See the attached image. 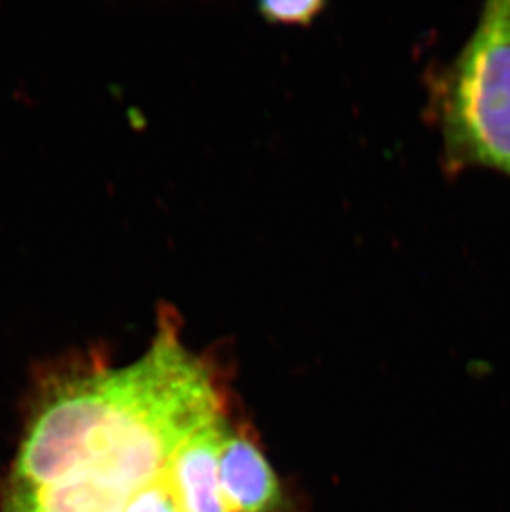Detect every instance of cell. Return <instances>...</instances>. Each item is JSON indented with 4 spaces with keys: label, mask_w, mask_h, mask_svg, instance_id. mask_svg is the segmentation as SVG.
<instances>
[{
    "label": "cell",
    "mask_w": 510,
    "mask_h": 512,
    "mask_svg": "<svg viewBox=\"0 0 510 512\" xmlns=\"http://www.w3.org/2000/svg\"><path fill=\"white\" fill-rule=\"evenodd\" d=\"M123 512H184L179 504L166 471L138 489Z\"/></svg>",
    "instance_id": "cell-5"
},
{
    "label": "cell",
    "mask_w": 510,
    "mask_h": 512,
    "mask_svg": "<svg viewBox=\"0 0 510 512\" xmlns=\"http://www.w3.org/2000/svg\"><path fill=\"white\" fill-rule=\"evenodd\" d=\"M226 431V420L219 416L189 436L169 459L166 476L184 512H229L219 484Z\"/></svg>",
    "instance_id": "cell-3"
},
{
    "label": "cell",
    "mask_w": 510,
    "mask_h": 512,
    "mask_svg": "<svg viewBox=\"0 0 510 512\" xmlns=\"http://www.w3.org/2000/svg\"><path fill=\"white\" fill-rule=\"evenodd\" d=\"M433 108L449 173L481 168L510 179V0L484 5L434 82Z\"/></svg>",
    "instance_id": "cell-2"
},
{
    "label": "cell",
    "mask_w": 510,
    "mask_h": 512,
    "mask_svg": "<svg viewBox=\"0 0 510 512\" xmlns=\"http://www.w3.org/2000/svg\"><path fill=\"white\" fill-rule=\"evenodd\" d=\"M320 10V2H267L262 5V14L279 24H308Z\"/></svg>",
    "instance_id": "cell-6"
},
{
    "label": "cell",
    "mask_w": 510,
    "mask_h": 512,
    "mask_svg": "<svg viewBox=\"0 0 510 512\" xmlns=\"http://www.w3.org/2000/svg\"><path fill=\"white\" fill-rule=\"evenodd\" d=\"M219 484L229 512H279L284 504L267 459L247 436L229 428L219 453Z\"/></svg>",
    "instance_id": "cell-4"
},
{
    "label": "cell",
    "mask_w": 510,
    "mask_h": 512,
    "mask_svg": "<svg viewBox=\"0 0 510 512\" xmlns=\"http://www.w3.org/2000/svg\"><path fill=\"white\" fill-rule=\"evenodd\" d=\"M216 373L164 312L151 347L121 368L58 373L20 445L10 484L88 474L133 494L168 468L189 436L222 416Z\"/></svg>",
    "instance_id": "cell-1"
}]
</instances>
